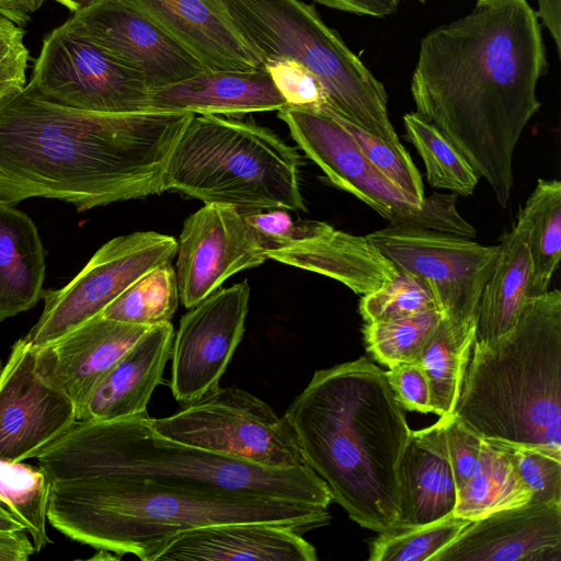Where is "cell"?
I'll return each mask as SVG.
<instances>
[{
	"mask_svg": "<svg viewBox=\"0 0 561 561\" xmlns=\"http://www.w3.org/2000/svg\"><path fill=\"white\" fill-rule=\"evenodd\" d=\"M538 19L526 0H477L422 38L411 80L415 113L459 150L501 207L511 199L517 142L541 106L547 54Z\"/></svg>",
	"mask_w": 561,
	"mask_h": 561,
	"instance_id": "6da1fadb",
	"label": "cell"
},
{
	"mask_svg": "<svg viewBox=\"0 0 561 561\" xmlns=\"http://www.w3.org/2000/svg\"><path fill=\"white\" fill-rule=\"evenodd\" d=\"M194 114L101 113L23 89L0 102V198L78 211L162 193L169 154Z\"/></svg>",
	"mask_w": 561,
	"mask_h": 561,
	"instance_id": "7a4b0ae2",
	"label": "cell"
},
{
	"mask_svg": "<svg viewBox=\"0 0 561 561\" xmlns=\"http://www.w3.org/2000/svg\"><path fill=\"white\" fill-rule=\"evenodd\" d=\"M284 415L351 519L377 533L394 527L398 465L412 430L386 370L366 357L319 369Z\"/></svg>",
	"mask_w": 561,
	"mask_h": 561,
	"instance_id": "3957f363",
	"label": "cell"
},
{
	"mask_svg": "<svg viewBox=\"0 0 561 561\" xmlns=\"http://www.w3.org/2000/svg\"><path fill=\"white\" fill-rule=\"evenodd\" d=\"M50 525L116 554L157 561L181 534L227 523H267L302 535L328 525V507L278 499L191 492L146 479L93 476L50 483Z\"/></svg>",
	"mask_w": 561,
	"mask_h": 561,
	"instance_id": "277c9868",
	"label": "cell"
},
{
	"mask_svg": "<svg viewBox=\"0 0 561 561\" xmlns=\"http://www.w3.org/2000/svg\"><path fill=\"white\" fill-rule=\"evenodd\" d=\"M49 482L93 476L146 479L198 493L239 494L329 507L327 483L310 468L268 469L157 435L147 412L76 421L35 457Z\"/></svg>",
	"mask_w": 561,
	"mask_h": 561,
	"instance_id": "5b68a950",
	"label": "cell"
},
{
	"mask_svg": "<svg viewBox=\"0 0 561 561\" xmlns=\"http://www.w3.org/2000/svg\"><path fill=\"white\" fill-rule=\"evenodd\" d=\"M454 414L479 436L561 456V291L528 297L514 327L473 345Z\"/></svg>",
	"mask_w": 561,
	"mask_h": 561,
	"instance_id": "8992f818",
	"label": "cell"
},
{
	"mask_svg": "<svg viewBox=\"0 0 561 561\" xmlns=\"http://www.w3.org/2000/svg\"><path fill=\"white\" fill-rule=\"evenodd\" d=\"M297 149L273 130L222 115L187 122L167 160L162 191L237 208L306 210Z\"/></svg>",
	"mask_w": 561,
	"mask_h": 561,
	"instance_id": "52a82bcc",
	"label": "cell"
},
{
	"mask_svg": "<svg viewBox=\"0 0 561 561\" xmlns=\"http://www.w3.org/2000/svg\"><path fill=\"white\" fill-rule=\"evenodd\" d=\"M239 34L261 61L287 59L310 71L340 117L392 144L387 92L313 5L300 0H221Z\"/></svg>",
	"mask_w": 561,
	"mask_h": 561,
	"instance_id": "ba28073f",
	"label": "cell"
},
{
	"mask_svg": "<svg viewBox=\"0 0 561 561\" xmlns=\"http://www.w3.org/2000/svg\"><path fill=\"white\" fill-rule=\"evenodd\" d=\"M278 117L299 148L339 188L377 211L389 225L473 239L476 229L457 209V195L433 193L419 201L374 167L351 134L325 108L284 106Z\"/></svg>",
	"mask_w": 561,
	"mask_h": 561,
	"instance_id": "9c48e42d",
	"label": "cell"
},
{
	"mask_svg": "<svg viewBox=\"0 0 561 561\" xmlns=\"http://www.w3.org/2000/svg\"><path fill=\"white\" fill-rule=\"evenodd\" d=\"M164 438L268 469L309 467L285 415L238 387L206 393L176 413L151 419Z\"/></svg>",
	"mask_w": 561,
	"mask_h": 561,
	"instance_id": "30bf717a",
	"label": "cell"
},
{
	"mask_svg": "<svg viewBox=\"0 0 561 561\" xmlns=\"http://www.w3.org/2000/svg\"><path fill=\"white\" fill-rule=\"evenodd\" d=\"M25 89L84 111H150L144 76L64 24L44 38Z\"/></svg>",
	"mask_w": 561,
	"mask_h": 561,
	"instance_id": "8fae6325",
	"label": "cell"
},
{
	"mask_svg": "<svg viewBox=\"0 0 561 561\" xmlns=\"http://www.w3.org/2000/svg\"><path fill=\"white\" fill-rule=\"evenodd\" d=\"M178 241L156 231H137L104 243L66 286L43 290V312L24 339L42 347L101 314L135 280L171 263Z\"/></svg>",
	"mask_w": 561,
	"mask_h": 561,
	"instance_id": "7c38bea8",
	"label": "cell"
},
{
	"mask_svg": "<svg viewBox=\"0 0 561 561\" xmlns=\"http://www.w3.org/2000/svg\"><path fill=\"white\" fill-rule=\"evenodd\" d=\"M397 270L424 280L445 317L476 320L500 247L430 229L389 225L365 236Z\"/></svg>",
	"mask_w": 561,
	"mask_h": 561,
	"instance_id": "4fadbf2b",
	"label": "cell"
},
{
	"mask_svg": "<svg viewBox=\"0 0 561 561\" xmlns=\"http://www.w3.org/2000/svg\"><path fill=\"white\" fill-rule=\"evenodd\" d=\"M249 298L244 279L216 290L182 317L171 351L170 387L179 402L187 404L219 387L242 340Z\"/></svg>",
	"mask_w": 561,
	"mask_h": 561,
	"instance_id": "5bb4252c",
	"label": "cell"
},
{
	"mask_svg": "<svg viewBox=\"0 0 561 561\" xmlns=\"http://www.w3.org/2000/svg\"><path fill=\"white\" fill-rule=\"evenodd\" d=\"M176 280L190 309L238 272L264 263L267 250L234 207L205 204L183 222L178 241Z\"/></svg>",
	"mask_w": 561,
	"mask_h": 561,
	"instance_id": "9a60e30c",
	"label": "cell"
},
{
	"mask_svg": "<svg viewBox=\"0 0 561 561\" xmlns=\"http://www.w3.org/2000/svg\"><path fill=\"white\" fill-rule=\"evenodd\" d=\"M64 25L139 71L149 91L207 70L198 59L134 7L103 0Z\"/></svg>",
	"mask_w": 561,
	"mask_h": 561,
	"instance_id": "2e32d148",
	"label": "cell"
},
{
	"mask_svg": "<svg viewBox=\"0 0 561 561\" xmlns=\"http://www.w3.org/2000/svg\"><path fill=\"white\" fill-rule=\"evenodd\" d=\"M76 421L72 401L36 371L34 347L18 340L0 375V459L35 458Z\"/></svg>",
	"mask_w": 561,
	"mask_h": 561,
	"instance_id": "e0dca14e",
	"label": "cell"
},
{
	"mask_svg": "<svg viewBox=\"0 0 561 561\" xmlns=\"http://www.w3.org/2000/svg\"><path fill=\"white\" fill-rule=\"evenodd\" d=\"M432 561H561V503L529 501L471 520Z\"/></svg>",
	"mask_w": 561,
	"mask_h": 561,
	"instance_id": "ac0fdd59",
	"label": "cell"
},
{
	"mask_svg": "<svg viewBox=\"0 0 561 561\" xmlns=\"http://www.w3.org/2000/svg\"><path fill=\"white\" fill-rule=\"evenodd\" d=\"M150 328L98 314L34 348L36 371L72 401L78 420L96 386Z\"/></svg>",
	"mask_w": 561,
	"mask_h": 561,
	"instance_id": "d6986e66",
	"label": "cell"
},
{
	"mask_svg": "<svg viewBox=\"0 0 561 561\" xmlns=\"http://www.w3.org/2000/svg\"><path fill=\"white\" fill-rule=\"evenodd\" d=\"M152 21L207 70L262 67L221 0H122Z\"/></svg>",
	"mask_w": 561,
	"mask_h": 561,
	"instance_id": "ffe728a7",
	"label": "cell"
},
{
	"mask_svg": "<svg viewBox=\"0 0 561 561\" xmlns=\"http://www.w3.org/2000/svg\"><path fill=\"white\" fill-rule=\"evenodd\" d=\"M317 561L314 547L295 530L267 523H227L187 530L157 561Z\"/></svg>",
	"mask_w": 561,
	"mask_h": 561,
	"instance_id": "44dd1931",
	"label": "cell"
},
{
	"mask_svg": "<svg viewBox=\"0 0 561 561\" xmlns=\"http://www.w3.org/2000/svg\"><path fill=\"white\" fill-rule=\"evenodd\" d=\"M399 518L394 527L419 526L450 515L458 500L444 421L411 431L398 465Z\"/></svg>",
	"mask_w": 561,
	"mask_h": 561,
	"instance_id": "7402d4cb",
	"label": "cell"
},
{
	"mask_svg": "<svg viewBox=\"0 0 561 561\" xmlns=\"http://www.w3.org/2000/svg\"><path fill=\"white\" fill-rule=\"evenodd\" d=\"M150 111L238 116L287 106L262 66L252 70H205L184 81L149 91Z\"/></svg>",
	"mask_w": 561,
	"mask_h": 561,
	"instance_id": "603a6c76",
	"label": "cell"
},
{
	"mask_svg": "<svg viewBox=\"0 0 561 561\" xmlns=\"http://www.w3.org/2000/svg\"><path fill=\"white\" fill-rule=\"evenodd\" d=\"M173 337L171 322L151 327L96 386L77 421H108L147 412L171 357Z\"/></svg>",
	"mask_w": 561,
	"mask_h": 561,
	"instance_id": "cb8c5ba5",
	"label": "cell"
},
{
	"mask_svg": "<svg viewBox=\"0 0 561 561\" xmlns=\"http://www.w3.org/2000/svg\"><path fill=\"white\" fill-rule=\"evenodd\" d=\"M267 257L333 278L358 295L379 288L398 272L366 237L329 224L307 239L267 251Z\"/></svg>",
	"mask_w": 561,
	"mask_h": 561,
	"instance_id": "d4e9b609",
	"label": "cell"
},
{
	"mask_svg": "<svg viewBox=\"0 0 561 561\" xmlns=\"http://www.w3.org/2000/svg\"><path fill=\"white\" fill-rule=\"evenodd\" d=\"M529 232V220L519 209L512 229L502 236L496 265L481 293L473 345L497 342L520 314L531 267Z\"/></svg>",
	"mask_w": 561,
	"mask_h": 561,
	"instance_id": "484cf974",
	"label": "cell"
},
{
	"mask_svg": "<svg viewBox=\"0 0 561 561\" xmlns=\"http://www.w3.org/2000/svg\"><path fill=\"white\" fill-rule=\"evenodd\" d=\"M45 253L33 220L0 198V322L41 299Z\"/></svg>",
	"mask_w": 561,
	"mask_h": 561,
	"instance_id": "4316f807",
	"label": "cell"
},
{
	"mask_svg": "<svg viewBox=\"0 0 561 561\" xmlns=\"http://www.w3.org/2000/svg\"><path fill=\"white\" fill-rule=\"evenodd\" d=\"M474 334L476 320L456 321L444 317L416 362L430 383L433 413L439 417L455 412Z\"/></svg>",
	"mask_w": 561,
	"mask_h": 561,
	"instance_id": "83f0119b",
	"label": "cell"
},
{
	"mask_svg": "<svg viewBox=\"0 0 561 561\" xmlns=\"http://www.w3.org/2000/svg\"><path fill=\"white\" fill-rule=\"evenodd\" d=\"M531 493L519 478L504 444L483 438L481 463L458 493L453 515L474 520L529 502Z\"/></svg>",
	"mask_w": 561,
	"mask_h": 561,
	"instance_id": "f1b7e54d",
	"label": "cell"
},
{
	"mask_svg": "<svg viewBox=\"0 0 561 561\" xmlns=\"http://www.w3.org/2000/svg\"><path fill=\"white\" fill-rule=\"evenodd\" d=\"M520 210L530 224L527 298L548 290L561 259V182L538 179Z\"/></svg>",
	"mask_w": 561,
	"mask_h": 561,
	"instance_id": "f546056e",
	"label": "cell"
},
{
	"mask_svg": "<svg viewBox=\"0 0 561 561\" xmlns=\"http://www.w3.org/2000/svg\"><path fill=\"white\" fill-rule=\"evenodd\" d=\"M403 125L407 140L423 160L430 185L463 197L472 195L480 178L459 150L415 112L403 116Z\"/></svg>",
	"mask_w": 561,
	"mask_h": 561,
	"instance_id": "4dcf8cb0",
	"label": "cell"
},
{
	"mask_svg": "<svg viewBox=\"0 0 561 561\" xmlns=\"http://www.w3.org/2000/svg\"><path fill=\"white\" fill-rule=\"evenodd\" d=\"M180 302L176 273L171 263L135 280L101 313L104 318L153 327L171 322Z\"/></svg>",
	"mask_w": 561,
	"mask_h": 561,
	"instance_id": "1f68e13d",
	"label": "cell"
},
{
	"mask_svg": "<svg viewBox=\"0 0 561 561\" xmlns=\"http://www.w3.org/2000/svg\"><path fill=\"white\" fill-rule=\"evenodd\" d=\"M49 494L50 482L39 467L0 459V502L31 535L36 552L51 542L46 531Z\"/></svg>",
	"mask_w": 561,
	"mask_h": 561,
	"instance_id": "d6a6232c",
	"label": "cell"
},
{
	"mask_svg": "<svg viewBox=\"0 0 561 561\" xmlns=\"http://www.w3.org/2000/svg\"><path fill=\"white\" fill-rule=\"evenodd\" d=\"M444 317L442 310L430 309L393 320L365 322L366 350L388 368L401 363H416Z\"/></svg>",
	"mask_w": 561,
	"mask_h": 561,
	"instance_id": "836d02e7",
	"label": "cell"
},
{
	"mask_svg": "<svg viewBox=\"0 0 561 561\" xmlns=\"http://www.w3.org/2000/svg\"><path fill=\"white\" fill-rule=\"evenodd\" d=\"M471 520L450 515L435 523L392 527L378 533L370 546V561H432Z\"/></svg>",
	"mask_w": 561,
	"mask_h": 561,
	"instance_id": "e575fe53",
	"label": "cell"
},
{
	"mask_svg": "<svg viewBox=\"0 0 561 561\" xmlns=\"http://www.w3.org/2000/svg\"><path fill=\"white\" fill-rule=\"evenodd\" d=\"M358 309L365 322H380L439 308L424 280L398 270L391 280L362 295Z\"/></svg>",
	"mask_w": 561,
	"mask_h": 561,
	"instance_id": "d590c367",
	"label": "cell"
},
{
	"mask_svg": "<svg viewBox=\"0 0 561 561\" xmlns=\"http://www.w3.org/2000/svg\"><path fill=\"white\" fill-rule=\"evenodd\" d=\"M325 110L351 134L364 157L374 167L407 194L419 201L425 198L422 175L401 142L392 144L380 139L330 110Z\"/></svg>",
	"mask_w": 561,
	"mask_h": 561,
	"instance_id": "8d00e7d4",
	"label": "cell"
},
{
	"mask_svg": "<svg viewBox=\"0 0 561 561\" xmlns=\"http://www.w3.org/2000/svg\"><path fill=\"white\" fill-rule=\"evenodd\" d=\"M533 502L561 503V456L526 446L504 444Z\"/></svg>",
	"mask_w": 561,
	"mask_h": 561,
	"instance_id": "74e56055",
	"label": "cell"
},
{
	"mask_svg": "<svg viewBox=\"0 0 561 561\" xmlns=\"http://www.w3.org/2000/svg\"><path fill=\"white\" fill-rule=\"evenodd\" d=\"M288 106L321 108L325 93L316 77L301 65L287 59L263 65Z\"/></svg>",
	"mask_w": 561,
	"mask_h": 561,
	"instance_id": "f35d334b",
	"label": "cell"
},
{
	"mask_svg": "<svg viewBox=\"0 0 561 561\" xmlns=\"http://www.w3.org/2000/svg\"><path fill=\"white\" fill-rule=\"evenodd\" d=\"M242 215L267 251L307 239L325 226L321 221H294L285 209H264Z\"/></svg>",
	"mask_w": 561,
	"mask_h": 561,
	"instance_id": "ab89813d",
	"label": "cell"
},
{
	"mask_svg": "<svg viewBox=\"0 0 561 561\" xmlns=\"http://www.w3.org/2000/svg\"><path fill=\"white\" fill-rule=\"evenodd\" d=\"M21 25L0 14V102L26 85L30 51Z\"/></svg>",
	"mask_w": 561,
	"mask_h": 561,
	"instance_id": "60d3db41",
	"label": "cell"
},
{
	"mask_svg": "<svg viewBox=\"0 0 561 561\" xmlns=\"http://www.w3.org/2000/svg\"><path fill=\"white\" fill-rule=\"evenodd\" d=\"M442 419L448 458L459 493L480 467L483 437L467 427L455 414Z\"/></svg>",
	"mask_w": 561,
	"mask_h": 561,
	"instance_id": "b9f144b4",
	"label": "cell"
},
{
	"mask_svg": "<svg viewBox=\"0 0 561 561\" xmlns=\"http://www.w3.org/2000/svg\"><path fill=\"white\" fill-rule=\"evenodd\" d=\"M388 382L405 411L433 413L431 388L417 363H401L386 371Z\"/></svg>",
	"mask_w": 561,
	"mask_h": 561,
	"instance_id": "7bdbcfd3",
	"label": "cell"
},
{
	"mask_svg": "<svg viewBox=\"0 0 561 561\" xmlns=\"http://www.w3.org/2000/svg\"><path fill=\"white\" fill-rule=\"evenodd\" d=\"M331 9L357 15L383 18L393 13L400 0H314Z\"/></svg>",
	"mask_w": 561,
	"mask_h": 561,
	"instance_id": "ee69618b",
	"label": "cell"
},
{
	"mask_svg": "<svg viewBox=\"0 0 561 561\" xmlns=\"http://www.w3.org/2000/svg\"><path fill=\"white\" fill-rule=\"evenodd\" d=\"M33 542L22 533H0V561H27L34 554Z\"/></svg>",
	"mask_w": 561,
	"mask_h": 561,
	"instance_id": "f6af8a7d",
	"label": "cell"
},
{
	"mask_svg": "<svg viewBox=\"0 0 561 561\" xmlns=\"http://www.w3.org/2000/svg\"><path fill=\"white\" fill-rule=\"evenodd\" d=\"M538 18L551 34L557 54H561V0H538Z\"/></svg>",
	"mask_w": 561,
	"mask_h": 561,
	"instance_id": "bcb514c9",
	"label": "cell"
},
{
	"mask_svg": "<svg viewBox=\"0 0 561 561\" xmlns=\"http://www.w3.org/2000/svg\"><path fill=\"white\" fill-rule=\"evenodd\" d=\"M46 0H0V14L18 25L31 20Z\"/></svg>",
	"mask_w": 561,
	"mask_h": 561,
	"instance_id": "7dc6e473",
	"label": "cell"
},
{
	"mask_svg": "<svg viewBox=\"0 0 561 561\" xmlns=\"http://www.w3.org/2000/svg\"><path fill=\"white\" fill-rule=\"evenodd\" d=\"M25 530L24 526L5 508L0 505V533Z\"/></svg>",
	"mask_w": 561,
	"mask_h": 561,
	"instance_id": "c3c4849f",
	"label": "cell"
},
{
	"mask_svg": "<svg viewBox=\"0 0 561 561\" xmlns=\"http://www.w3.org/2000/svg\"><path fill=\"white\" fill-rule=\"evenodd\" d=\"M73 13L85 10L103 0H55Z\"/></svg>",
	"mask_w": 561,
	"mask_h": 561,
	"instance_id": "681fc988",
	"label": "cell"
},
{
	"mask_svg": "<svg viewBox=\"0 0 561 561\" xmlns=\"http://www.w3.org/2000/svg\"><path fill=\"white\" fill-rule=\"evenodd\" d=\"M2 368H3V367H1V364H0V375H1V373H2Z\"/></svg>",
	"mask_w": 561,
	"mask_h": 561,
	"instance_id": "f907efd6",
	"label": "cell"
},
{
	"mask_svg": "<svg viewBox=\"0 0 561 561\" xmlns=\"http://www.w3.org/2000/svg\"><path fill=\"white\" fill-rule=\"evenodd\" d=\"M419 1H421V2H425L426 0H419Z\"/></svg>",
	"mask_w": 561,
	"mask_h": 561,
	"instance_id": "816d5d0a",
	"label": "cell"
}]
</instances>
